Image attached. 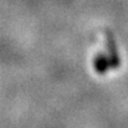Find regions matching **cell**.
I'll list each match as a JSON object with an SVG mask.
<instances>
[{"label": "cell", "mask_w": 128, "mask_h": 128, "mask_svg": "<svg viewBox=\"0 0 128 128\" xmlns=\"http://www.w3.org/2000/svg\"><path fill=\"white\" fill-rule=\"evenodd\" d=\"M108 65H110V61H108V58L104 55H98L96 57V60H94V68L100 74L106 72L108 70Z\"/></svg>", "instance_id": "cell-1"}, {"label": "cell", "mask_w": 128, "mask_h": 128, "mask_svg": "<svg viewBox=\"0 0 128 128\" xmlns=\"http://www.w3.org/2000/svg\"><path fill=\"white\" fill-rule=\"evenodd\" d=\"M108 47H110V55H111V64H112V66L117 67L118 66V54L116 51L113 40L111 38H108Z\"/></svg>", "instance_id": "cell-2"}]
</instances>
